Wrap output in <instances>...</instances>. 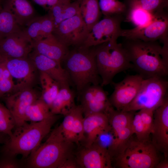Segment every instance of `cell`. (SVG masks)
I'll list each match as a JSON object with an SVG mask.
<instances>
[{"instance_id":"cell-1","label":"cell","mask_w":168,"mask_h":168,"mask_svg":"<svg viewBox=\"0 0 168 168\" xmlns=\"http://www.w3.org/2000/svg\"><path fill=\"white\" fill-rule=\"evenodd\" d=\"M122 44L133 69L144 79L168 75V46H161L157 41L146 42L126 39Z\"/></svg>"},{"instance_id":"cell-2","label":"cell","mask_w":168,"mask_h":168,"mask_svg":"<svg viewBox=\"0 0 168 168\" xmlns=\"http://www.w3.org/2000/svg\"><path fill=\"white\" fill-rule=\"evenodd\" d=\"M60 115L53 114L38 122H26L17 127L12 136L5 142L1 152L2 154L16 156L21 155L26 158L40 145L43 139L51 131Z\"/></svg>"},{"instance_id":"cell-3","label":"cell","mask_w":168,"mask_h":168,"mask_svg":"<svg viewBox=\"0 0 168 168\" xmlns=\"http://www.w3.org/2000/svg\"><path fill=\"white\" fill-rule=\"evenodd\" d=\"M76 47L69 51L63 61L65 69L71 82L76 86L78 95L87 86L101 83L96 64L95 47Z\"/></svg>"},{"instance_id":"cell-4","label":"cell","mask_w":168,"mask_h":168,"mask_svg":"<svg viewBox=\"0 0 168 168\" xmlns=\"http://www.w3.org/2000/svg\"><path fill=\"white\" fill-rule=\"evenodd\" d=\"M74 144L66 139L56 127L46 141L29 156L25 166L59 168L67 159L74 156Z\"/></svg>"},{"instance_id":"cell-5","label":"cell","mask_w":168,"mask_h":168,"mask_svg":"<svg viewBox=\"0 0 168 168\" xmlns=\"http://www.w3.org/2000/svg\"><path fill=\"white\" fill-rule=\"evenodd\" d=\"M95 47L102 86L111 83L114 77L119 73L133 69L122 44L118 43L117 40L108 41Z\"/></svg>"},{"instance_id":"cell-6","label":"cell","mask_w":168,"mask_h":168,"mask_svg":"<svg viewBox=\"0 0 168 168\" xmlns=\"http://www.w3.org/2000/svg\"><path fill=\"white\" fill-rule=\"evenodd\" d=\"M130 138L114 159L120 168H154L161 160L159 152L150 139L139 140Z\"/></svg>"},{"instance_id":"cell-7","label":"cell","mask_w":168,"mask_h":168,"mask_svg":"<svg viewBox=\"0 0 168 168\" xmlns=\"http://www.w3.org/2000/svg\"><path fill=\"white\" fill-rule=\"evenodd\" d=\"M168 82L166 78L154 77L143 79L133 100L122 110L133 111L144 109L155 110L167 96Z\"/></svg>"},{"instance_id":"cell-8","label":"cell","mask_w":168,"mask_h":168,"mask_svg":"<svg viewBox=\"0 0 168 168\" xmlns=\"http://www.w3.org/2000/svg\"><path fill=\"white\" fill-rule=\"evenodd\" d=\"M168 16L163 11L156 14L151 22L145 26L122 29L120 36L146 42L159 40L163 44H168Z\"/></svg>"},{"instance_id":"cell-9","label":"cell","mask_w":168,"mask_h":168,"mask_svg":"<svg viewBox=\"0 0 168 168\" xmlns=\"http://www.w3.org/2000/svg\"><path fill=\"white\" fill-rule=\"evenodd\" d=\"M123 15L105 16L92 27L82 45L86 47H95L104 43L117 40L122 30Z\"/></svg>"},{"instance_id":"cell-10","label":"cell","mask_w":168,"mask_h":168,"mask_svg":"<svg viewBox=\"0 0 168 168\" xmlns=\"http://www.w3.org/2000/svg\"><path fill=\"white\" fill-rule=\"evenodd\" d=\"M89 31L79 13L64 21L55 26L52 34L61 43L68 48L82 45Z\"/></svg>"},{"instance_id":"cell-11","label":"cell","mask_w":168,"mask_h":168,"mask_svg":"<svg viewBox=\"0 0 168 168\" xmlns=\"http://www.w3.org/2000/svg\"><path fill=\"white\" fill-rule=\"evenodd\" d=\"M143 79L137 74L128 75L118 83L112 82L114 91L109 98L112 106L117 110H122L135 98Z\"/></svg>"},{"instance_id":"cell-12","label":"cell","mask_w":168,"mask_h":168,"mask_svg":"<svg viewBox=\"0 0 168 168\" xmlns=\"http://www.w3.org/2000/svg\"><path fill=\"white\" fill-rule=\"evenodd\" d=\"M151 141L164 158L168 156V99L167 96L162 103L153 112V122Z\"/></svg>"},{"instance_id":"cell-13","label":"cell","mask_w":168,"mask_h":168,"mask_svg":"<svg viewBox=\"0 0 168 168\" xmlns=\"http://www.w3.org/2000/svg\"><path fill=\"white\" fill-rule=\"evenodd\" d=\"M32 50V41L23 29L0 40V54L4 59L28 58Z\"/></svg>"},{"instance_id":"cell-14","label":"cell","mask_w":168,"mask_h":168,"mask_svg":"<svg viewBox=\"0 0 168 168\" xmlns=\"http://www.w3.org/2000/svg\"><path fill=\"white\" fill-rule=\"evenodd\" d=\"M4 61L14 82V91L31 88L36 68L29 58L4 59Z\"/></svg>"},{"instance_id":"cell-15","label":"cell","mask_w":168,"mask_h":168,"mask_svg":"<svg viewBox=\"0 0 168 168\" xmlns=\"http://www.w3.org/2000/svg\"><path fill=\"white\" fill-rule=\"evenodd\" d=\"M40 97L31 88L14 91L5 97L6 107L14 118L16 127L22 125L26 122L24 117L27 108Z\"/></svg>"},{"instance_id":"cell-16","label":"cell","mask_w":168,"mask_h":168,"mask_svg":"<svg viewBox=\"0 0 168 168\" xmlns=\"http://www.w3.org/2000/svg\"><path fill=\"white\" fill-rule=\"evenodd\" d=\"M76 158L79 168H112L111 158L108 151L93 143L80 150Z\"/></svg>"},{"instance_id":"cell-17","label":"cell","mask_w":168,"mask_h":168,"mask_svg":"<svg viewBox=\"0 0 168 168\" xmlns=\"http://www.w3.org/2000/svg\"><path fill=\"white\" fill-rule=\"evenodd\" d=\"M28 57L36 68L45 73L58 82L61 86L69 85L71 82L68 74L61 63L32 50Z\"/></svg>"},{"instance_id":"cell-18","label":"cell","mask_w":168,"mask_h":168,"mask_svg":"<svg viewBox=\"0 0 168 168\" xmlns=\"http://www.w3.org/2000/svg\"><path fill=\"white\" fill-rule=\"evenodd\" d=\"M84 147H88L101 133L111 127L105 113H96L84 116L83 119Z\"/></svg>"},{"instance_id":"cell-19","label":"cell","mask_w":168,"mask_h":168,"mask_svg":"<svg viewBox=\"0 0 168 168\" xmlns=\"http://www.w3.org/2000/svg\"><path fill=\"white\" fill-rule=\"evenodd\" d=\"M33 50L61 63L69 50L52 34L42 39L32 41Z\"/></svg>"},{"instance_id":"cell-20","label":"cell","mask_w":168,"mask_h":168,"mask_svg":"<svg viewBox=\"0 0 168 168\" xmlns=\"http://www.w3.org/2000/svg\"><path fill=\"white\" fill-rule=\"evenodd\" d=\"M2 7L11 12L17 23L22 28L37 16L29 0H5Z\"/></svg>"},{"instance_id":"cell-21","label":"cell","mask_w":168,"mask_h":168,"mask_svg":"<svg viewBox=\"0 0 168 168\" xmlns=\"http://www.w3.org/2000/svg\"><path fill=\"white\" fill-rule=\"evenodd\" d=\"M54 28L53 19L48 13L42 16H37L31 21L23 30L32 41L45 38L52 34Z\"/></svg>"},{"instance_id":"cell-22","label":"cell","mask_w":168,"mask_h":168,"mask_svg":"<svg viewBox=\"0 0 168 168\" xmlns=\"http://www.w3.org/2000/svg\"><path fill=\"white\" fill-rule=\"evenodd\" d=\"M75 97V93L71 89L69 85L61 86L50 106L51 111L54 114L65 116L76 105Z\"/></svg>"},{"instance_id":"cell-23","label":"cell","mask_w":168,"mask_h":168,"mask_svg":"<svg viewBox=\"0 0 168 168\" xmlns=\"http://www.w3.org/2000/svg\"><path fill=\"white\" fill-rule=\"evenodd\" d=\"M111 106L107 92L101 86L96 85L91 101L82 110L84 116L94 113H106Z\"/></svg>"},{"instance_id":"cell-24","label":"cell","mask_w":168,"mask_h":168,"mask_svg":"<svg viewBox=\"0 0 168 168\" xmlns=\"http://www.w3.org/2000/svg\"><path fill=\"white\" fill-rule=\"evenodd\" d=\"M79 14L89 32L100 15L98 0H78Z\"/></svg>"},{"instance_id":"cell-25","label":"cell","mask_w":168,"mask_h":168,"mask_svg":"<svg viewBox=\"0 0 168 168\" xmlns=\"http://www.w3.org/2000/svg\"><path fill=\"white\" fill-rule=\"evenodd\" d=\"M133 111H118L111 106L106 114L113 131L115 138L117 134L130 125L134 114Z\"/></svg>"},{"instance_id":"cell-26","label":"cell","mask_w":168,"mask_h":168,"mask_svg":"<svg viewBox=\"0 0 168 168\" xmlns=\"http://www.w3.org/2000/svg\"><path fill=\"white\" fill-rule=\"evenodd\" d=\"M53 114L49 106L39 98L27 107L24 120L25 122H40Z\"/></svg>"},{"instance_id":"cell-27","label":"cell","mask_w":168,"mask_h":168,"mask_svg":"<svg viewBox=\"0 0 168 168\" xmlns=\"http://www.w3.org/2000/svg\"><path fill=\"white\" fill-rule=\"evenodd\" d=\"M40 78L42 88L41 96L40 98L50 108L58 92L61 85L44 72H40Z\"/></svg>"},{"instance_id":"cell-28","label":"cell","mask_w":168,"mask_h":168,"mask_svg":"<svg viewBox=\"0 0 168 168\" xmlns=\"http://www.w3.org/2000/svg\"><path fill=\"white\" fill-rule=\"evenodd\" d=\"M22 29L17 23L11 12L0 5V40Z\"/></svg>"},{"instance_id":"cell-29","label":"cell","mask_w":168,"mask_h":168,"mask_svg":"<svg viewBox=\"0 0 168 168\" xmlns=\"http://www.w3.org/2000/svg\"><path fill=\"white\" fill-rule=\"evenodd\" d=\"M168 4V0H128L129 9L140 8L153 15L164 11Z\"/></svg>"},{"instance_id":"cell-30","label":"cell","mask_w":168,"mask_h":168,"mask_svg":"<svg viewBox=\"0 0 168 168\" xmlns=\"http://www.w3.org/2000/svg\"><path fill=\"white\" fill-rule=\"evenodd\" d=\"M126 18L137 27H144L149 24L153 19L155 15L138 7L129 8Z\"/></svg>"},{"instance_id":"cell-31","label":"cell","mask_w":168,"mask_h":168,"mask_svg":"<svg viewBox=\"0 0 168 168\" xmlns=\"http://www.w3.org/2000/svg\"><path fill=\"white\" fill-rule=\"evenodd\" d=\"M100 11L105 16L123 15L127 10L125 4L118 0H99Z\"/></svg>"},{"instance_id":"cell-32","label":"cell","mask_w":168,"mask_h":168,"mask_svg":"<svg viewBox=\"0 0 168 168\" xmlns=\"http://www.w3.org/2000/svg\"><path fill=\"white\" fill-rule=\"evenodd\" d=\"M15 127V121L10 112L0 102V133L11 137Z\"/></svg>"},{"instance_id":"cell-33","label":"cell","mask_w":168,"mask_h":168,"mask_svg":"<svg viewBox=\"0 0 168 168\" xmlns=\"http://www.w3.org/2000/svg\"><path fill=\"white\" fill-rule=\"evenodd\" d=\"M84 118L81 107L80 105H77L72 133L73 142L77 144L82 142L83 139Z\"/></svg>"},{"instance_id":"cell-34","label":"cell","mask_w":168,"mask_h":168,"mask_svg":"<svg viewBox=\"0 0 168 168\" xmlns=\"http://www.w3.org/2000/svg\"><path fill=\"white\" fill-rule=\"evenodd\" d=\"M76 106V105L69 113L64 116L62 122L57 127L66 139L73 143L72 133Z\"/></svg>"},{"instance_id":"cell-35","label":"cell","mask_w":168,"mask_h":168,"mask_svg":"<svg viewBox=\"0 0 168 168\" xmlns=\"http://www.w3.org/2000/svg\"><path fill=\"white\" fill-rule=\"evenodd\" d=\"M79 13V0L70 2L60 14L54 19V27L62 21L74 16Z\"/></svg>"},{"instance_id":"cell-36","label":"cell","mask_w":168,"mask_h":168,"mask_svg":"<svg viewBox=\"0 0 168 168\" xmlns=\"http://www.w3.org/2000/svg\"><path fill=\"white\" fill-rule=\"evenodd\" d=\"M114 139V133L111 127L100 134L93 143L107 150L109 152Z\"/></svg>"},{"instance_id":"cell-37","label":"cell","mask_w":168,"mask_h":168,"mask_svg":"<svg viewBox=\"0 0 168 168\" xmlns=\"http://www.w3.org/2000/svg\"><path fill=\"white\" fill-rule=\"evenodd\" d=\"M132 127L133 134L136 138L139 140H145L150 139L146 132L144 125L140 114L138 111L134 113L132 122Z\"/></svg>"},{"instance_id":"cell-38","label":"cell","mask_w":168,"mask_h":168,"mask_svg":"<svg viewBox=\"0 0 168 168\" xmlns=\"http://www.w3.org/2000/svg\"><path fill=\"white\" fill-rule=\"evenodd\" d=\"M154 110L153 109H144L138 111L144 125L146 133L149 137L152 131L153 112Z\"/></svg>"},{"instance_id":"cell-39","label":"cell","mask_w":168,"mask_h":168,"mask_svg":"<svg viewBox=\"0 0 168 168\" xmlns=\"http://www.w3.org/2000/svg\"><path fill=\"white\" fill-rule=\"evenodd\" d=\"M22 165L16 156L2 154L0 158V168H19Z\"/></svg>"},{"instance_id":"cell-40","label":"cell","mask_w":168,"mask_h":168,"mask_svg":"<svg viewBox=\"0 0 168 168\" xmlns=\"http://www.w3.org/2000/svg\"><path fill=\"white\" fill-rule=\"evenodd\" d=\"M15 87L12 76L3 74V77L0 81V98L6 93L14 91Z\"/></svg>"},{"instance_id":"cell-41","label":"cell","mask_w":168,"mask_h":168,"mask_svg":"<svg viewBox=\"0 0 168 168\" xmlns=\"http://www.w3.org/2000/svg\"><path fill=\"white\" fill-rule=\"evenodd\" d=\"M46 10L49 11L53 6L62 0H31Z\"/></svg>"},{"instance_id":"cell-42","label":"cell","mask_w":168,"mask_h":168,"mask_svg":"<svg viewBox=\"0 0 168 168\" xmlns=\"http://www.w3.org/2000/svg\"><path fill=\"white\" fill-rule=\"evenodd\" d=\"M79 168L76 157L72 156L67 159L60 166L59 168Z\"/></svg>"},{"instance_id":"cell-43","label":"cell","mask_w":168,"mask_h":168,"mask_svg":"<svg viewBox=\"0 0 168 168\" xmlns=\"http://www.w3.org/2000/svg\"><path fill=\"white\" fill-rule=\"evenodd\" d=\"M156 168H168V157L164 158V159L161 160L156 166Z\"/></svg>"},{"instance_id":"cell-44","label":"cell","mask_w":168,"mask_h":168,"mask_svg":"<svg viewBox=\"0 0 168 168\" xmlns=\"http://www.w3.org/2000/svg\"><path fill=\"white\" fill-rule=\"evenodd\" d=\"M1 134L2 133H1L0 134V143H2L4 142H6V141H5L4 138H3L2 136L1 135Z\"/></svg>"},{"instance_id":"cell-45","label":"cell","mask_w":168,"mask_h":168,"mask_svg":"<svg viewBox=\"0 0 168 168\" xmlns=\"http://www.w3.org/2000/svg\"><path fill=\"white\" fill-rule=\"evenodd\" d=\"M3 58L2 57L1 55L0 54V62L1 61V60Z\"/></svg>"},{"instance_id":"cell-46","label":"cell","mask_w":168,"mask_h":168,"mask_svg":"<svg viewBox=\"0 0 168 168\" xmlns=\"http://www.w3.org/2000/svg\"><path fill=\"white\" fill-rule=\"evenodd\" d=\"M1 133H0V134H1Z\"/></svg>"},{"instance_id":"cell-47","label":"cell","mask_w":168,"mask_h":168,"mask_svg":"<svg viewBox=\"0 0 168 168\" xmlns=\"http://www.w3.org/2000/svg\"><path fill=\"white\" fill-rule=\"evenodd\" d=\"M1 0H0V1Z\"/></svg>"},{"instance_id":"cell-48","label":"cell","mask_w":168,"mask_h":168,"mask_svg":"<svg viewBox=\"0 0 168 168\" xmlns=\"http://www.w3.org/2000/svg\"></svg>"}]
</instances>
